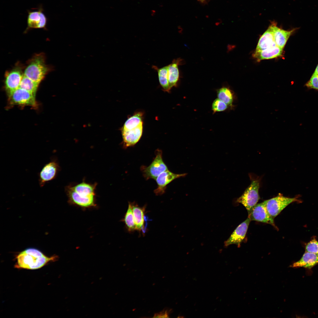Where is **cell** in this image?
Returning <instances> with one entry per match:
<instances>
[{"instance_id": "6da1fadb", "label": "cell", "mask_w": 318, "mask_h": 318, "mask_svg": "<svg viewBox=\"0 0 318 318\" xmlns=\"http://www.w3.org/2000/svg\"><path fill=\"white\" fill-rule=\"evenodd\" d=\"M58 257H48L40 251L34 248H28L20 252L16 257L15 266L17 268L34 270L42 267L51 261L57 260Z\"/></svg>"}, {"instance_id": "7a4b0ae2", "label": "cell", "mask_w": 318, "mask_h": 318, "mask_svg": "<svg viewBox=\"0 0 318 318\" xmlns=\"http://www.w3.org/2000/svg\"><path fill=\"white\" fill-rule=\"evenodd\" d=\"M45 62L44 54H35L28 62L24 75L39 84L49 70Z\"/></svg>"}, {"instance_id": "3957f363", "label": "cell", "mask_w": 318, "mask_h": 318, "mask_svg": "<svg viewBox=\"0 0 318 318\" xmlns=\"http://www.w3.org/2000/svg\"><path fill=\"white\" fill-rule=\"evenodd\" d=\"M260 182L259 179H252L250 184L236 200L237 202L241 203L245 207L248 213L260 198L259 192Z\"/></svg>"}, {"instance_id": "277c9868", "label": "cell", "mask_w": 318, "mask_h": 318, "mask_svg": "<svg viewBox=\"0 0 318 318\" xmlns=\"http://www.w3.org/2000/svg\"><path fill=\"white\" fill-rule=\"evenodd\" d=\"M155 157L148 166L143 165L141 170L144 177L146 180L150 179L155 180L162 172L168 170L162 158V151L157 149L155 152Z\"/></svg>"}, {"instance_id": "5b68a950", "label": "cell", "mask_w": 318, "mask_h": 318, "mask_svg": "<svg viewBox=\"0 0 318 318\" xmlns=\"http://www.w3.org/2000/svg\"><path fill=\"white\" fill-rule=\"evenodd\" d=\"M60 170L58 161L54 156L52 157L50 161L45 164L38 173V181L40 187L44 186L47 183L55 179Z\"/></svg>"}, {"instance_id": "8992f818", "label": "cell", "mask_w": 318, "mask_h": 318, "mask_svg": "<svg viewBox=\"0 0 318 318\" xmlns=\"http://www.w3.org/2000/svg\"><path fill=\"white\" fill-rule=\"evenodd\" d=\"M297 198L284 197L279 193L275 197L266 200V207L269 215L274 218L289 204L297 201Z\"/></svg>"}, {"instance_id": "52a82bcc", "label": "cell", "mask_w": 318, "mask_h": 318, "mask_svg": "<svg viewBox=\"0 0 318 318\" xmlns=\"http://www.w3.org/2000/svg\"><path fill=\"white\" fill-rule=\"evenodd\" d=\"M65 191L68 198V203L83 208L95 207L96 206L95 196L83 197L78 195L69 185L66 187Z\"/></svg>"}, {"instance_id": "ba28073f", "label": "cell", "mask_w": 318, "mask_h": 318, "mask_svg": "<svg viewBox=\"0 0 318 318\" xmlns=\"http://www.w3.org/2000/svg\"><path fill=\"white\" fill-rule=\"evenodd\" d=\"M11 104L35 106V95L31 92L19 87L9 95Z\"/></svg>"}, {"instance_id": "9c48e42d", "label": "cell", "mask_w": 318, "mask_h": 318, "mask_svg": "<svg viewBox=\"0 0 318 318\" xmlns=\"http://www.w3.org/2000/svg\"><path fill=\"white\" fill-rule=\"evenodd\" d=\"M266 200L257 204L248 213V217L251 221L270 224L275 227L274 218L269 213L266 209Z\"/></svg>"}, {"instance_id": "30bf717a", "label": "cell", "mask_w": 318, "mask_h": 318, "mask_svg": "<svg viewBox=\"0 0 318 318\" xmlns=\"http://www.w3.org/2000/svg\"><path fill=\"white\" fill-rule=\"evenodd\" d=\"M186 175V173H174L169 170L162 172L155 180L158 186L157 188L154 191V193L157 196L162 195L165 193L168 185L173 180L185 176Z\"/></svg>"}, {"instance_id": "8fae6325", "label": "cell", "mask_w": 318, "mask_h": 318, "mask_svg": "<svg viewBox=\"0 0 318 318\" xmlns=\"http://www.w3.org/2000/svg\"><path fill=\"white\" fill-rule=\"evenodd\" d=\"M23 75L21 68L17 66L6 73L5 85L9 95L19 87Z\"/></svg>"}, {"instance_id": "7c38bea8", "label": "cell", "mask_w": 318, "mask_h": 318, "mask_svg": "<svg viewBox=\"0 0 318 318\" xmlns=\"http://www.w3.org/2000/svg\"><path fill=\"white\" fill-rule=\"evenodd\" d=\"M47 22V18L42 6L36 10L28 11L27 29L45 28Z\"/></svg>"}, {"instance_id": "4fadbf2b", "label": "cell", "mask_w": 318, "mask_h": 318, "mask_svg": "<svg viewBox=\"0 0 318 318\" xmlns=\"http://www.w3.org/2000/svg\"><path fill=\"white\" fill-rule=\"evenodd\" d=\"M248 217L238 225L233 232L229 238L224 242L226 246L232 244L236 245L238 247L245 238L251 221Z\"/></svg>"}, {"instance_id": "5bb4252c", "label": "cell", "mask_w": 318, "mask_h": 318, "mask_svg": "<svg viewBox=\"0 0 318 318\" xmlns=\"http://www.w3.org/2000/svg\"><path fill=\"white\" fill-rule=\"evenodd\" d=\"M131 203L136 229L144 234L146 231L148 220L145 215V205L141 207L134 202Z\"/></svg>"}, {"instance_id": "9a60e30c", "label": "cell", "mask_w": 318, "mask_h": 318, "mask_svg": "<svg viewBox=\"0 0 318 318\" xmlns=\"http://www.w3.org/2000/svg\"><path fill=\"white\" fill-rule=\"evenodd\" d=\"M143 131V124L130 130L121 129L123 147L126 148L135 145L140 139Z\"/></svg>"}, {"instance_id": "2e32d148", "label": "cell", "mask_w": 318, "mask_h": 318, "mask_svg": "<svg viewBox=\"0 0 318 318\" xmlns=\"http://www.w3.org/2000/svg\"><path fill=\"white\" fill-rule=\"evenodd\" d=\"M271 24L275 42L278 47L283 49L290 37L298 28L286 30L277 27L276 23L274 21L271 22Z\"/></svg>"}, {"instance_id": "e0dca14e", "label": "cell", "mask_w": 318, "mask_h": 318, "mask_svg": "<svg viewBox=\"0 0 318 318\" xmlns=\"http://www.w3.org/2000/svg\"><path fill=\"white\" fill-rule=\"evenodd\" d=\"M277 46L275 42L271 24L260 37L255 51H259Z\"/></svg>"}, {"instance_id": "ac0fdd59", "label": "cell", "mask_w": 318, "mask_h": 318, "mask_svg": "<svg viewBox=\"0 0 318 318\" xmlns=\"http://www.w3.org/2000/svg\"><path fill=\"white\" fill-rule=\"evenodd\" d=\"M318 263V254L305 252L301 259L294 262L290 267L292 268L304 267L310 269Z\"/></svg>"}, {"instance_id": "d6986e66", "label": "cell", "mask_w": 318, "mask_h": 318, "mask_svg": "<svg viewBox=\"0 0 318 318\" xmlns=\"http://www.w3.org/2000/svg\"><path fill=\"white\" fill-rule=\"evenodd\" d=\"M182 60L179 58L174 59L168 66V79L170 89L176 87L180 77L178 66L181 64Z\"/></svg>"}, {"instance_id": "ffe728a7", "label": "cell", "mask_w": 318, "mask_h": 318, "mask_svg": "<svg viewBox=\"0 0 318 318\" xmlns=\"http://www.w3.org/2000/svg\"><path fill=\"white\" fill-rule=\"evenodd\" d=\"M283 49L276 46L262 50L255 51L252 56L257 61L259 62L264 59H272L281 56Z\"/></svg>"}, {"instance_id": "44dd1931", "label": "cell", "mask_w": 318, "mask_h": 318, "mask_svg": "<svg viewBox=\"0 0 318 318\" xmlns=\"http://www.w3.org/2000/svg\"><path fill=\"white\" fill-rule=\"evenodd\" d=\"M71 188L78 195L82 197L95 196L96 184H91L83 181L75 186L69 185Z\"/></svg>"}, {"instance_id": "7402d4cb", "label": "cell", "mask_w": 318, "mask_h": 318, "mask_svg": "<svg viewBox=\"0 0 318 318\" xmlns=\"http://www.w3.org/2000/svg\"><path fill=\"white\" fill-rule=\"evenodd\" d=\"M152 68L157 72L159 83L163 90L169 92L170 89L168 79V66L159 68L156 66L153 65Z\"/></svg>"}, {"instance_id": "603a6c76", "label": "cell", "mask_w": 318, "mask_h": 318, "mask_svg": "<svg viewBox=\"0 0 318 318\" xmlns=\"http://www.w3.org/2000/svg\"><path fill=\"white\" fill-rule=\"evenodd\" d=\"M143 113L138 112L129 118L125 122L122 129L129 130L143 124Z\"/></svg>"}, {"instance_id": "cb8c5ba5", "label": "cell", "mask_w": 318, "mask_h": 318, "mask_svg": "<svg viewBox=\"0 0 318 318\" xmlns=\"http://www.w3.org/2000/svg\"><path fill=\"white\" fill-rule=\"evenodd\" d=\"M122 221L125 223L128 231L132 232L136 230L131 202L128 203L127 209Z\"/></svg>"}, {"instance_id": "d4e9b609", "label": "cell", "mask_w": 318, "mask_h": 318, "mask_svg": "<svg viewBox=\"0 0 318 318\" xmlns=\"http://www.w3.org/2000/svg\"><path fill=\"white\" fill-rule=\"evenodd\" d=\"M218 98L225 102L228 106H231L233 100V94L228 88L222 87L217 90Z\"/></svg>"}, {"instance_id": "484cf974", "label": "cell", "mask_w": 318, "mask_h": 318, "mask_svg": "<svg viewBox=\"0 0 318 318\" xmlns=\"http://www.w3.org/2000/svg\"><path fill=\"white\" fill-rule=\"evenodd\" d=\"M39 83L35 82L24 74L19 87L26 90L35 95Z\"/></svg>"}, {"instance_id": "4316f807", "label": "cell", "mask_w": 318, "mask_h": 318, "mask_svg": "<svg viewBox=\"0 0 318 318\" xmlns=\"http://www.w3.org/2000/svg\"><path fill=\"white\" fill-rule=\"evenodd\" d=\"M228 105L218 98L215 99L212 103V109L213 113L223 111L228 108Z\"/></svg>"}, {"instance_id": "83f0119b", "label": "cell", "mask_w": 318, "mask_h": 318, "mask_svg": "<svg viewBox=\"0 0 318 318\" xmlns=\"http://www.w3.org/2000/svg\"><path fill=\"white\" fill-rule=\"evenodd\" d=\"M305 250V252L318 254V241L313 238L307 244Z\"/></svg>"}, {"instance_id": "f1b7e54d", "label": "cell", "mask_w": 318, "mask_h": 318, "mask_svg": "<svg viewBox=\"0 0 318 318\" xmlns=\"http://www.w3.org/2000/svg\"><path fill=\"white\" fill-rule=\"evenodd\" d=\"M305 85L309 89L318 90V76L314 72Z\"/></svg>"}, {"instance_id": "f546056e", "label": "cell", "mask_w": 318, "mask_h": 318, "mask_svg": "<svg viewBox=\"0 0 318 318\" xmlns=\"http://www.w3.org/2000/svg\"><path fill=\"white\" fill-rule=\"evenodd\" d=\"M169 314V312H168L167 310H163L159 313L155 314L153 317H169L168 316Z\"/></svg>"}, {"instance_id": "4dcf8cb0", "label": "cell", "mask_w": 318, "mask_h": 318, "mask_svg": "<svg viewBox=\"0 0 318 318\" xmlns=\"http://www.w3.org/2000/svg\"><path fill=\"white\" fill-rule=\"evenodd\" d=\"M318 76V64L316 68L315 69L314 72Z\"/></svg>"}, {"instance_id": "1f68e13d", "label": "cell", "mask_w": 318, "mask_h": 318, "mask_svg": "<svg viewBox=\"0 0 318 318\" xmlns=\"http://www.w3.org/2000/svg\"><path fill=\"white\" fill-rule=\"evenodd\" d=\"M199 0L201 2H203L205 1V0Z\"/></svg>"}, {"instance_id": "d6a6232c", "label": "cell", "mask_w": 318, "mask_h": 318, "mask_svg": "<svg viewBox=\"0 0 318 318\" xmlns=\"http://www.w3.org/2000/svg\"></svg>"}]
</instances>
